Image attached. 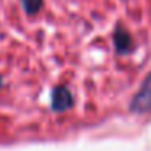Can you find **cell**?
Returning <instances> with one entry per match:
<instances>
[{
  "instance_id": "6da1fadb",
  "label": "cell",
  "mask_w": 151,
  "mask_h": 151,
  "mask_svg": "<svg viewBox=\"0 0 151 151\" xmlns=\"http://www.w3.org/2000/svg\"><path fill=\"white\" fill-rule=\"evenodd\" d=\"M135 109L137 111H148V109H151V76L148 78L146 85L143 86L141 93L135 99Z\"/></svg>"
}]
</instances>
